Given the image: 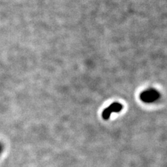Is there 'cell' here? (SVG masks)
<instances>
[{"label": "cell", "mask_w": 167, "mask_h": 167, "mask_svg": "<svg viewBox=\"0 0 167 167\" xmlns=\"http://www.w3.org/2000/svg\"><path fill=\"white\" fill-rule=\"evenodd\" d=\"M160 94L155 88H148L141 93L140 98L145 103L154 102L160 98Z\"/></svg>", "instance_id": "cell-1"}, {"label": "cell", "mask_w": 167, "mask_h": 167, "mask_svg": "<svg viewBox=\"0 0 167 167\" xmlns=\"http://www.w3.org/2000/svg\"><path fill=\"white\" fill-rule=\"evenodd\" d=\"M123 109V105L120 103L114 102L111 104L109 107L106 108L102 112V117L103 119L107 120L109 117H110L111 114L113 113H117L119 112L121 109Z\"/></svg>", "instance_id": "cell-2"}]
</instances>
